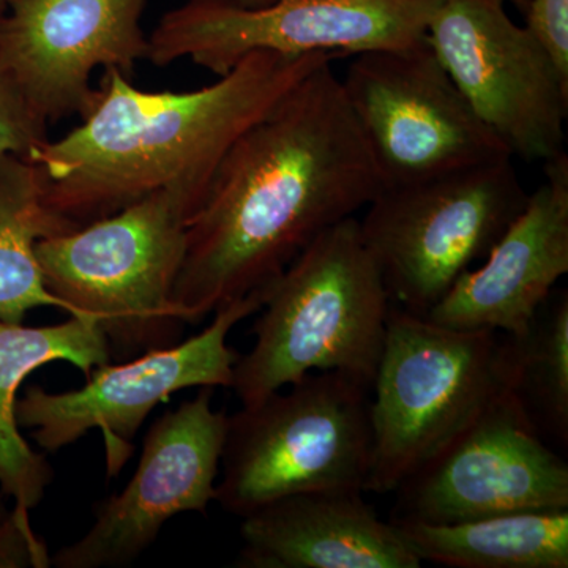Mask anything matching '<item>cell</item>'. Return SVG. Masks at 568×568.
I'll list each match as a JSON object with an SVG mask.
<instances>
[{
	"label": "cell",
	"instance_id": "8",
	"mask_svg": "<svg viewBox=\"0 0 568 568\" xmlns=\"http://www.w3.org/2000/svg\"><path fill=\"white\" fill-rule=\"evenodd\" d=\"M443 0H189L149 33L155 67L192 61L223 77L253 52L283 55L403 50L425 43Z\"/></svg>",
	"mask_w": 568,
	"mask_h": 568
},
{
	"label": "cell",
	"instance_id": "12",
	"mask_svg": "<svg viewBox=\"0 0 568 568\" xmlns=\"http://www.w3.org/2000/svg\"><path fill=\"white\" fill-rule=\"evenodd\" d=\"M394 493L392 519L428 525L568 510V465L504 388Z\"/></svg>",
	"mask_w": 568,
	"mask_h": 568
},
{
	"label": "cell",
	"instance_id": "9",
	"mask_svg": "<svg viewBox=\"0 0 568 568\" xmlns=\"http://www.w3.org/2000/svg\"><path fill=\"white\" fill-rule=\"evenodd\" d=\"M339 80L386 189L511 156L428 41L361 52Z\"/></svg>",
	"mask_w": 568,
	"mask_h": 568
},
{
	"label": "cell",
	"instance_id": "2",
	"mask_svg": "<svg viewBox=\"0 0 568 568\" xmlns=\"http://www.w3.org/2000/svg\"><path fill=\"white\" fill-rule=\"evenodd\" d=\"M334 58L253 52L190 92L141 91L108 69L81 125L41 142L28 160L43 174L52 211L78 227L162 190L189 201L194 213L234 142Z\"/></svg>",
	"mask_w": 568,
	"mask_h": 568
},
{
	"label": "cell",
	"instance_id": "5",
	"mask_svg": "<svg viewBox=\"0 0 568 568\" xmlns=\"http://www.w3.org/2000/svg\"><path fill=\"white\" fill-rule=\"evenodd\" d=\"M372 387L316 372L227 416L216 503L245 517L301 493H365Z\"/></svg>",
	"mask_w": 568,
	"mask_h": 568
},
{
	"label": "cell",
	"instance_id": "24",
	"mask_svg": "<svg viewBox=\"0 0 568 568\" xmlns=\"http://www.w3.org/2000/svg\"><path fill=\"white\" fill-rule=\"evenodd\" d=\"M235 2L245 3V6H260V3L268 2V0H235ZM497 2H500L506 7H515V9L521 11V13H525L529 0H497Z\"/></svg>",
	"mask_w": 568,
	"mask_h": 568
},
{
	"label": "cell",
	"instance_id": "21",
	"mask_svg": "<svg viewBox=\"0 0 568 568\" xmlns=\"http://www.w3.org/2000/svg\"><path fill=\"white\" fill-rule=\"evenodd\" d=\"M48 140V123L33 111L0 59V153L28 159L33 148Z\"/></svg>",
	"mask_w": 568,
	"mask_h": 568
},
{
	"label": "cell",
	"instance_id": "1",
	"mask_svg": "<svg viewBox=\"0 0 568 568\" xmlns=\"http://www.w3.org/2000/svg\"><path fill=\"white\" fill-rule=\"evenodd\" d=\"M386 189L332 61L253 123L186 224L174 286L183 324L271 290L306 246Z\"/></svg>",
	"mask_w": 568,
	"mask_h": 568
},
{
	"label": "cell",
	"instance_id": "7",
	"mask_svg": "<svg viewBox=\"0 0 568 568\" xmlns=\"http://www.w3.org/2000/svg\"><path fill=\"white\" fill-rule=\"evenodd\" d=\"M528 197L514 156L384 189L358 227L392 304L428 315L485 260Z\"/></svg>",
	"mask_w": 568,
	"mask_h": 568
},
{
	"label": "cell",
	"instance_id": "17",
	"mask_svg": "<svg viewBox=\"0 0 568 568\" xmlns=\"http://www.w3.org/2000/svg\"><path fill=\"white\" fill-rule=\"evenodd\" d=\"M111 349L97 320L70 315L59 325L24 327L0 321V493L31 514L52 480L44 455L21 436L14 406L26 377L52 362H69L85 377L110 364Z\"/></svg>",
	"mask_w": 568,
	"mask_h": 568
},
{
	"label": "cell",
	"instance_id": "13",
	"mask_svg": "<svg viewBox=\"0 0 568 568\" xmlns=\"http://www.w3.org/2000/svg\"><path fill=\"white\" fill-rule=\"evenodd\" d=\"M212 387L155 422L140 465L119 495L95 506L92 528L51 558L58 568H122L140 559L175 515L207 514L226 439L227 414L212 407Z\"/></svg>",
	"mask_w": 568,
	"mask_h": 568
},
{
	"label": "cell",
	"instance_id": "20",
	"mask_svg": "<svg viewBox=\"0 0 568 568\" xmlns=\"http://www.w3.org/2000/svg\"><path fill=\"white\" fill-rule=\"evenodd\" d=\"M506 388L540 436L568 447V294L552 291L518 334H503Z\"/></svg>",
	"mask_w": 568,
	"mask_h": 568
},
{
	"label": "cell",
	"instance_id": "19",
	"mask_svg": "<svg viewBox=\"0 0 568 568\" xmlns=\"http://www.w3.org/2000/svg\"><path fill=\"white\" fill-rule=\"evenodd\" d=\"M77 227L48 204L47 182L36 163L0 153V321L22 324L40 306L67 313L44 284L37 244Z\"/></svg>",
	"mask_w": 568,
	"mask_h": 568
},
{
	"label": "cell",
	"instance_id": "25",
	"mask_svg": "<svg viewBox=\"0 0 568 568\" xmlns=\"http://www.w3.org/2000/svg\"><path fill=\"white\" fill-rule=\"evenodd\" d=\"M9 515V510H7L6 496L0 493V521Z\"/></svg>",
	"mask_w": 568,
	"mask_h": 568
},
{
	"label": "cell",
	"instance_id": "16",
	"mask_svg": "<svg viewBox=\"0 0 568 568\" xmlns=\"http://www.w3.org/2000/svg\"><path fill=\"white\" fill-rule=\"evenodd\" d=\"M244 568H420L394 523L364 493H301L242 517Z\"/></svg>",
	"mask_w": 568,
	"mask_h": 568
},
{
	"label": "cell",
	"instance_id": "6",
	"mask_svg": "<svg viewBox=\"0 0 568 568\" xmlns=\"http://www.w3.org/2000/svg\"><path fill=\"white\" fill-rule=\"evenodd\" d=\"M504 388L503 334L458 331L392 305L372 387L365 493H394Z\"/></svg>",
	"mask_w": 568,
	"mask_h": 568
},
{
	"label": "cell",
	"instance_id": "15",
	"mask_svg": "<svg viewBox=\"0 0 568 568\" xmlns=\"http://www.w3.org/2000/svg\"><path fill=\"white\" fill-rule=\"evenodd\" d=\"M544 164V182L484 264L459 276L426 320L458 331L518 334L568 274L567 153Z\"/></svg>",
	"mask_w": 568,
	"mask_h": 568
},
{
	"label": "cell",
	"instance_id": "18",
	"mask_svg": "<svg viewBox=\"0 0 568 568\" xmlns=\"http://www.w3.org/2000/svg\"><path fill=\"white\" fill-rule=\"evenodd\" d=\"M420 562L452 568H567L568 510L428 525L392 519Z\"/></svg>",
	"mask_w": 568,
	"mask_h": 568
},
{
	"label": "cell",
	"instance_id": "22",
	"mask_svg": "<svg viewBox=\"0 0 568 568\" xmlns=\"http://www.w3.org/2000/svg\"><path fill=\"white\" fill-rule=\"evenodd\" d=\"M50 566V552L43 538L32 529L31 514L13 507L0 521V568Z\"/></svg>",
	"mask_w": 568,
	"mask_h": 568
},
{
	"label": "cell",
	"instance_id": "14",
	"mask_svg": "<svg viewBox=\"0 0 568 568\" xmlns=\"http://www.w3.org/2000/svg\"><path fill=\"white\" fill-rule=\"evenodd\" d=\"M148 0H7L0 59L44 122L85 118L99 99L97 69L130 77L148 59Z\"/></svg>",
	"mask_w": 568,
	"mask_h": 568
},
{
	"label": "cell",
	"instance_id": "10",
	"mask_svg": "<svg viewBox=\"0 0 568 568\" xmlns=\"http://www.w3.org/2000/svg\"><path fill=\"white\" fill-rule=\"evenodd\" d=\"M267 294L261 291L223 305L201 334L178 345L145 351L123 364L97 366L78 390L26 388L14 406L18 426L31 428L32 439L51 454L100 429L108 477L119 476L132 457L141 425L160 403L185 388H231L239 354L227 345V335L261 312Z\"/></svg>",
	"mask_w": 568,
	"mask_h": 568
},
{
	"label": "cell",
	"instance_id": "23",
	"mask_svg": "<svg viewBox=\"0 0 568 568\" xmlns=\"http://www.w3.org/2000/svg\"><path fill=\"white\" fill-rule=\"evenodd\" d=\"M525 28L568 80V0H529Z\"/></svg>",
	"mask_w": 568,
	"mask_h": 568
},
{
	"label": "cell",
	"instance_id": "4",
	"mask_svg": "<svg viewBox=\"0 0 568 568\" xmlns=\"http://www.w3.org/2000/svg\"><path fill=\"white\" fill-rule=\"evenodd\" d=\"M193 207L155 192L70 233L41 239L44 284L73 316L92 317L111 355L178 345L183 323L173 293Z\"/></svg>",
	"mask_w": 568,
	"mask_h": 568
},
{
	"label": "cell",
	"instance_id": "26",
	"mask_svg": "<svg viewBox=\"0 0 568 568\" xmlns=\"http://www.w3.org/2000/svg\"><path fill=\"white\" fill-rule=\"evenodd\" d=\"M7 0H0V13H2L3 9H6Z\"/></svg>",
	"mask_w": 568,
	"mask_h": 568
},
{
	"label": "cell",
	"instance_id": "3",
	"mask_svg": "<svg viewBox=\"0 0 568 568\" xmlns=\"http://www.w3.org/2000/svg\"><path fill=\"white\" fill-rule=\"evenodd\" d=\"M392 305L357 216L334 224L272 284L231 388L252 406L316 372L373 387Z\"/></svg>",
	"mask_w": 568,
	"mask_h": 568
},
{
	"label": "cell",
	"instance_id": "11",
	"mask_svg": "<svg viewBox=\"0 0 568 568\" xmlns=\"http://www.w3.org/2000/svg\"><path fill=\"white\" fill-rule=\"evenodd\" d=\"M426 41L511 156L547 163L566 144L568 80L497 0H443Z\"/></svg>",
	"mask_w": 568,
	"mask_h": 568
}]
</instances>
